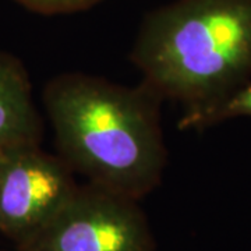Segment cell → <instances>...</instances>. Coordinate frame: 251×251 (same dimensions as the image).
<instances>
[{
    "mask_svg": "<svg viewBox=\"0 0 251 251\" xmlns=\"http://www.w3.org/2000/svg\"><path fill=\"white\" fill-rule=\"evenodd\" d=\"M165 99L141 81L126 87L85 73H62L42 102L57 155L87 183L140 201L161 184L168 150Z\"/></svg>",
    "mask_w": 251,
    "mask_h": 251,
    "instance_id": "1",
    "label": "cell"
},
{
    "mask_svg": "<svg viewBox=\"0 0 251 251\" xmlns=\"http://www.w3.org/2000/svg\"><path fill=\"white\" fill-rule=\"evenodd\" d=\"M130 60L163 99L177 102L180 130L251 81V0H173L141 23Z\"/></svg>",
    "mask_w": 251,
    "mask_h": 251,
    "instance_id": "2",
    "label": "cell"
},
{
    "mask_svg": "<svg viewBox=\"0 0 251 251\" xmlns=\"http://www.w3.org/2000/svg\"><path fill=\"white\" fill-rule=\"evenodd\" d=\"M16 250L156 251V240L140 201L85 183Z\"/></svg>",
    "mask_w": 251,
    "mask_h": 251,
    "instance_id": "3",
    "label": "cell"
},
{
    "mask_svg": "<svg viewBox=\"0 0 251 251\" xmlns=\"http://www.w3.org/2000/svg\"><path fill=\"white\" fill-rule=\"evenodd\" d=\"M78 187L56 153L27 145L0 153V234L18 246L42 229Z\"/></svg>",
    "mask_w": 251,
    "mask_h": 251,
    "instance_id": "4",
    "label": "cell"
},
{
    "mask_svg": "<svg viewBox=\"0 0 251 251\" xmlns=\"http://www.w3.org/2000/svg\"><path fill=\"white\" fill-rule=\"evenodd\" d=\"M42 137L44 122L27 70L16 56L0 52V153L41 145Z\"/></svg>",
    "mask_w": 251,
    "mask_h": 251,
    "instance_id": "5",
    "label": "cell"
},
{
    "mask_svg": "<svg viewBox=\"0 0 251 251\" xmlns=\"http://www.w3.org/2000/svg\"><path fill=\"white\" fill-rule=\"evenodd\" d=\"M237 117H251V81L236 91L215 109H212L200 123L196 130H204Z\"/></svg>",
    "mask_w": 251,
    "mask_h": 251,
    "instance_id": "6",
    "label": "cell"
},
{
    "mask_svg": "<svg viewBox=\"0 0 251 251\" xmlns=\"http://www.w3.org/2000/svg\"><path fill=\"white\" fill-rule=\"evenodd\" d=\"M35 13L56 16L82 11L98 4L100 0H14Z\"/></svg>",
    "mask_w": 251,
    "mask_h": 251,
    "instance_id": "7",
    "label": "cell"
}]
</instances>
